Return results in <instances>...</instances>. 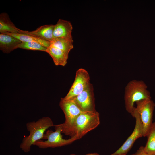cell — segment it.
Returning <instances> with one entry per match:
<instances>
[{
  "label": "cell",
  "instance_id": "9c48e42d",
  "mask_svg": "<svg viewBox=\"0 0 155 155\" xmlns=\"http://www.w3.org/2000/svg\"><path fill=\"white\" fill-rule=\"evenodd\" d=\"M71 100L74 101L82 112L96 111L93 86L90 83L81 93Z\"/></svg>",
  "mask_w": 155,
  "mask_h": 155
},
{
  "label": "cell",
  "instance_id": "2e32d148",
  "mask_svg": "<svg viewBox=\"0 0 155 155\" xmlns=\"http://www.w3.org/2000/svg\"><path fill=\"white\" fill-rule=\"evenodd\" d=\"M146 137V143L144 146V151L149 155H155V122H153Z\"/></svg>",
  "mask_w": 155,
  "mask_h": 155
},
{
  "label": "cell",
  "instance_id": "3957f363",
  "mask_svg": "<svg viewBox=\"0 0 155 155\" xmlns=\"http://www.w3.org/2000/svg\"><path fill=\"white\" fill-rule=\"evenodd\" d=\"M59 105L64 114L65 120L58 125L61 129L62 133L73 137L75 136L74 127L76 120L82 111L72 100H64L61 98Z\"/></svg>",
  "mask_w": 155,
  "mask_h": 155
},
{
  "label": "cell",
  "instance_id": "5bb4252c",
  "mask_svg": "<svg viewBox=\"0 0 155 155\" xmlns=\"http://www.w3.org/2000/svg\"><path fill=\"white\" fill-rule=\"evenodd\" d=\"M20 29L17 28L5 12L0 14V33L5 32L20 34Z\"/></svg>",
  "mask_w": 155,
  "mask_h": 155
},
{
  "label": "cell",
  "instance_id": "d6986e66",
  "mask_svg": "<svg viewBox=\"0 0 155 155\" xmlns=\"http://www.w3.org/2000/svg\"><path fill=\"white\" fill-rule=\"evenodd\" d=\"M131 155H149L144 151V146H141L137 150L136 152Z\"/></svg>",
  "mask_w": 155,
  "mask_h": 155
},
{
  "label": "cell",
  "instance_id": "4fadbf2b",
  "mask_svg": "<svg viewBox=\"0 0 155 155\" xmlns=\"http://www.w3.org/2000/svg\"><path fill=\"white\" fill-rule=\"evenodd\" d=\"M46 52L52 58L56 66H65L69 55L61 50L50 46L47 48Z\"/></svg>",
  "mask_w": 155,
  "mask_h": 155
},
{
  "label": "cell",
  "instance_id": "ffe728a7",
  "mask_svg": "<svg viewBox=\"0 0 155 155\" xmlns=\"http://www.w3.org/2000/svg\"><path fill=\"white\" fill-rule=\"evenodd\" d=\"M70 155H77L72 154H70ZM99 155L97 153H89V154H88L85 155Z\"/></svg>",
  "mask_w": 155,
  "mask_h": 155
},
{
  "label": "cell",
  "instance_id": "e0dca14e",
  "mask_svg": "<svg viewBox=\"0 0 155 155\" xmlns=\"http://www.w3.org/2000/svg\"><path fill=\"white\" fill-rule=\"evenodd\" d=\"M3 34L12 36L22 42H36L47 48L50 46L51 45V42H50L27 34L9 32H5Z\"/></svg>",
  "mask_w": 155,
  "mask_h": 155
},
{
  "label": "cell",
  "instance_id": "52a82bcc",
  "mask_svg": "<svg viewBox=\"0 0 155 155\" xmlns=\"http://www.w3.org/2000/svg\"><path fill=\"white\" fill-rule=\"evenodd\" d=\"M134 112V117L135 119V124L132 133L121 146L110 155H126L136 140L139 138L143 137V127L140 115L135 107Z\"/></svg>",
  "mask_w": 155,
  "mask_h": 155
},
{
  "label": "cell",
  "instance_id": "5b68a950",
  "mask_svg": "<svg viewBox=\"0 0 155 155\" xmlns=\"http://www.w3.org/2000/svg\"><path fill=\"white\" fill-rule=\"evenodd\" d=\"M55 131L47 130L44 134L42 139L36 142L34 145L40 148L60 147L69 144L75 140H79L75 135L68 139L63 138L61 134V129L58 125H54Z\"/></svg>",
  "mask_w": 155,
  "mask_h": 155
},
{
  "label": "cell",
  "instance_id": "30bf717a",
  "mask_svg": "<svg viewBox=\"0 0 155 155\" xmlns=\"http://www.w3.org/2000/svg\"><path fill=\"white\" fill-rule=\"evenodd\" d=\"M73 27L69 21L59 19L54 25L53 32L54 38H63L73 41L71 33Z\"/></svg>",
  "mask_w": 155,
  "mask_h": 155
},
{
  "label": "cell",
  "instance_id": "ba28073f",
  "mask_svg": "<svg viewBox=\"0 0 155 155\" xmlns=\"http://www.w3.org/2000/svg\"><path fill=\"white\" fill-rule=\"evenodd\" d=\"M90 77L84 69L80 68L76 71L74 81L69 92L63 99L71 100L81 93L90 84Z\"/></svg>",
  "mask_w": 155,
  "mask_h": 155
},
{
  "label": "cell",
  "instance_id": "8992f818",
  "mask_svg": "<svg viewBox=\"0 0 155 155\" xmlns=\"http://www.w3.org/2000/svg\"><path fill=\"white\" fill-rule=\"evenodd\" d=\"M135 103V108L139 115L143 127V137H146L153 123L155 104L151 99L141 100Z\"/></svg>",
  "mask_w": 155,
  "mask_h": 155
},
{
  "label": "cell",
  "instance_id": "7a4b0ae2",
  "mask_svg": "<svg viewBox=\"0 0 155 155\" xmlns=\"http://www.w3.org/2000/svg\"><path fill=\"white\" fill-rule=\"evenodd\" d=\"M151 99L147 86L142 80H132L125 87L124 99L125 109L133 117H134V103L141 100Z\"/></svg>",
  "mask_w": 155,
  "mask_h": 155
},
{
  "label": "cell",
  "instance_id": "7c38bea8",
  "mask_svg": "<svg viewBox=\"0 0 155 155\" xmlns=\"http://www.w3.org/2000/svg\"><path fill=\"white\" fill-rule=\"evenodd\" d=\"M22 42L12 36L0 33V50L4 53H9L18 48Z\"/></svg>",
  "mask_w": 155,
  "mask_h": 155
},
{
  "label": "cell",
  "instance_id": "8fae6325",
  "mask_svg": "<svg viewBox=\"0 0 155 155\" xmlns=\"http://www.w3.org/2000/svg\"><path fill=\"white\" fill-rule=\"evenodd\" d=\"M54 25L47 24L41 26L36 30L28 31L20 30V34L30 35L51 42L54 39Z\"/></svg>",
  "mask_w": 155,
  "mask_h": 155
},
{
  "label": "cell",
  "instance_id": "6da1fadb",
  "mask_svg": "<svg viewBox=\"0 0 155 155\" xmlns=\"http://www.w3.org/2000/svg\"><path fill=\"white\" fill-rule=\"evenodd\" d=\"M54 126L52 120L48 117H43L36 121L27 123L26 127L30 134L23 138L20 145V148L25 152H29L31 146L36 142L42 139L48 129Z\"/></svg>",
  "mask_w": 155,
  "mask_h": 155
},
{
  "label": "cell",
  "instance_id": "9a60e30c",
  "mask_svg": "<svg viewBox=\"0 0 155 155\" xmlns=\"http://www.w3.org/2000/svg\"><path fill=\"white\" fill-rule=\"evenodd\" d=\"M73 41L63 38H54L51 42L50 46L58 49L69 54L73 48Z\"/></svg>",
  "mask_w": 155,
  "mask_h": 155
},
{
  "label": "cell",
  "instance_id": "277c9868",
  "mask_svg": "<svg viewBox=\"0 0 155 155\" xmlns=\"http://www.w3.org/2000/svg\"><path fill=\"white\" fill-rule=\"evenodd\" d=\"M100 123L99 114L97 111L82 112L77 117L75 123V135L80 139L97 127Z\"/></svg>",
  "mask_w": 155,
  "mask_h": 155
},
{
  "label": "cell",
  "instance_id": "ac0fdd59",
  "mask_svg": "<svg viewBox=\"0 0 155 155\" xmlns=\"http://www.w3.org/2000/svg\"><path fill=\"white\" fill-rule=\"evenodd\" d=\"M28 50L40 51L46 52L47 48L36 42H22L18 48Z\"/></svg>",
  "mask_w": 155,
  "mask_h": 155
}]
</instances>
